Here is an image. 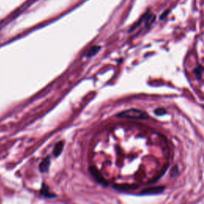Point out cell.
<instances>
[{
  "instance_id": "obj_1",
  "label": "cell",
  "mask_w": 204,
  "mask_h": 204,
  "mask_svg": "<svg viewBox=\"0 0 204 204\" xmlns=\"http://www.w3.org/2000/svg\"><path fill=\"white\" fill-rule=\"evenodd\" d=\"M116 116L120 118L133 119V120H147L149 118L148 114L146 112L136 108H130L128 110L122 111Z\"/></svg>"
},
{
  "instance_id": "obj_2",
  "label": "cell",
  "mask_w": 204,
  "mask_h": 204,
  "mask_svg": "<svg viewBox=\"0 0 204 204\" xmlns=\"http://www.w3.org/2000/svg\"><path fill=\"white\" fill-rule=\"evenodd\" d=\"M165 189L164 187H151V188L143 189L141 191V195H157L162 193Z\"/></svg>"
},
{
  "instance_id": "obj_3",
  "label": "cell",
  "mask_w": 204,
  "mask_h": 204,
  "mask_svg": "<svg viewBox=\"0 0 204 204\" xmlns=\"http://www.w3.org/2000/svg\"><path fill=\"white\" fill-rule=\"evenodd\" d=\"M89 170H90V172H91L92 175L94 177V179H96L97 182L100 183H101V184L105 185V186H107L108 183L106 182V180L103 178V176L101 175V174L100 173L99 171H98V170H97L96 168L91 167V168H89Z\"/></svg>"
},
{
  "instance_id": "obj_4",
  "label": "cell",
  "mask_w": 204,
  "mask_h": 204,
  "mask_svg": "<svg viewBox=\"0 0 204 204\" xmlns=\"http://www.w3.org/2000/svg\"><path fill=\"white\" fill-rule=\"evenodd\" d=\"M139 186L136 184H116L114 186V188L116 190H121V191H128V190H133L137 189Z\"/></svg>"
},
{
  "instance_id": "obj_5",
  "label": "cell",
  "mask_w": 204,
  "mask_h": 204,
  "mask_svg": "<svg viewBox=\"0 0 204 204\" xmlns=\"http://www.w3.org/2000/svg\"><path fill=\"white\" fill-rule=\"evenodd\" d=\"M50 158L47 157L42 162H41L40 164H39V171L42 172V173H45V172H47L48 170H49V168H50Z\"/></svg>"
},
{
  "instance_id": "obj_6",
  "label": "cell",
  "mask_w": 204,
  "mask_h": 204,
  "mask_svg": "<svg viewBox=\"0 0 204 204\" xmlns=\"http://www.w3.org/2000/svg\"><path fill=\"white\" fill-rule=\"evenodd\" d=\"M64 148V142L63 141H59L58 143H56L54 149H53V155L56 157H58V155H60L63 150Z\"/></svg>"
},
{
  "instance_id": "obj_7",
  "label": "cell",
  "mask_w": 204,
  "mask_h": 204,
  "mask_svg": "<svg viewBox=\"0 0 204 204\" xmlns=\"http://www.w3.org/2000/svg\"><path fill=\"white\" fill-rule=\"evenodd\" d=\"M41 194L42 195L46 196V197H48V198H50V197H54V195L53 194H51L49 191V188H47L46 186H45V184H43L42 186V188L41 189Z\"/></svg>"
},
{
  "instance_id": "obj_8",
  "label": "cell",
  "mask_w": 204,
  "mask_h": 204,
  "mask_svg": "<svg viewBox=\"0 0 204 204\" xmlns=\"http://www.w3.org/2000/svg\"><path fill=\"white\" fill-rule=\"evenodd\" d=\"M100 50H101V46H93L90 50H88L87 57H92V56L96 55L97 53L99 52Z\"/></svg>"
},
{
  "instance_id": "obj_9",
  "label": "cell",
  "mask_w": 204,
  "mask_h": 204,
  "mask_svg": "<svg viewBox=\"0 0 204 204\" xmlns=\"http://www.w3.org/2000/svg\"><path fill=\"white\" fill-rule=\"evenodd\" d=\"M168 113L166 109H164L163 108H158L155 110L154 111V113L156 116H163L164 114Z\"/></svg>"
},
{
  "instance_id": "obj_10",
  "label": "cell",
  "mask_w": 204,
  "mask_h": 204,
  "mask_svg": "<svg viewBox=\"0 0 204 204\" xmlns=\"http://www.w3.org/2000/svg\"><path fill=\"white\" fill-rule=\"evenodd\" d=\"M203 70V68H202L201 66L196 67L195 69H194V73L196 75V77H198L199 79H200V77H201Z\"/></svg>"
},
{
  "instance_id": "obj_11",
  "label": "cell",
  "mask_w": 204,
  "mask_h": 204,
  "mask_svg": "<svg viewBox=\"0 0 204 204\" xmlns=\"http://www.w3.org/2000/svg\"><path fill=\"white\" fill-rule=\"evenodd\" d=\"M179 174V169H178V167L176 165L174 166L172 169H171V172H170V176L171 177H175L178 175Z\"/></svg>"
},
{
  "instance_id": "obj_12",
  "label": "cell",
  "mask_w": 204,
  "mask_h": 204,
  "mask_svg": "<svg viewBox=\"0 0 204 204\" xmlns=\"http://www.w3.org/2000/svg\"><path fill=\"white\" fill-rule=\"evenodd\" d=\"M168 14V11H167V12H166V11H165V12H164V13H163V14H162V15H161V19H164L165 17H167Z\"/></svg>"
}]
</instances>
